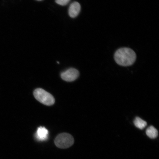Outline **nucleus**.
Here are the masks:
<instances>
[{
	"label": "nucleus",
	"mask_w": 159,
	"mask_h": 159,
	"mask_svg": "<svg viewBox=\"0 0 159 159\" xmlns=\"http://www.w3.org/2000/svg\"><path fill=\"white\" fill-rule=\"evenodd\" d=\"M114 59L117 64L123 66L132 65L136 59V53L132 49L128 48L119 49L115 52Z\"/></svg>",
	"instance_id": "f257e3e1"
},
{
	"label": "nucleus",
	"mask_w": 159,
	"mask_h": 159,
	"mask_svg": "<svg viewBox=\"0 0 159 159\" xmlns=\"http://www.w3.org/2000/svg\"><path fill=\"white\" fill-rule=\"evenodd\" d=\"M33 94L35 98L42 104L47 106H51L55 103L54 97L42 89H35Z\"/></svg>",
	"instance_id": "f03ea898"
},
{
	"label": "nucleus",
	"mask_w": 159,
	"mask_h": 159,
	"mask_svg": "<svg viewBox=\"0 0 159 159\" xmlns=\"http://www.w3.org/2000/svg\"><path fill=\"white\" fill-rule=\"evenodd\" d=\"M74 143L73 137L67 133H62L57 136L55 140V144L57 148L66 149L72 146Z\"/></svg>",
	"instance_id": "7ed1b4c3"
},
{
	"label": "nucleus",
	"mask_w": 159,
	"mask_h": 159,
	"mask_svg": "<svg viewBox=\"0 0 159 159\" xmlns=\"http://www.w3.org/2000/svg\"><path fill=\"white\" fill-rule=\"evenodd\" d=\"M79 75L78 70L74 68H70L61 74V77L63 80L71 82L76 80Z\"/></svg>",
	"instance_id": "20e7f679"
},
{
	"label": "nucleus",
	"mask_w": 159,
	"mask_h": 159,
	"mask_svg": "<svg viewBox=\"0 0 159 159\" xmlns=\"http://www.w3.org/2000/svg\"><path fill=\"white\" fill-rule=\"evenodd\" d=\"M81 6L77 2H74L70 6L69 9V14L71 17L75 18L78 16L80 12Z\"/></svg>",
	"instance_id": "39448f33"
},
{
	"label": "nucleus",
	"mask_w": 159,
	"mask_h": 159,
	"mask_svg": "<svg viewBox=\"0 0 159 159\" xmlns=\"http://www.w3.org/2000/svg\"><path fill=\"white\" fill-rule=\"evenodd\" d=\"M48 131L44 127H39L38 128L35 137L39 141H45L48 139Z\"/></svg>",
	"instance_id": "423d86ee"
},
{
	"label": "nucleus",
	"mask_w": 159,
	"mask_h": 159,
	"mask_svg": "<svg viewBox=\"0 0 159 159\" xmlns=\"http://www.w3.org/2000/svg\"><path fill=\"white\" fill-rule=\"evenodd\" d=\"M146 134L149 138L154 139L157 138L158 136V131L154 126H150L147 129Z\"/></svg>",
	"instance_id": "0eeeda50"
},
{
	"label": "nucleus",
	"mask_w": 159,
	"mask_h": 159,
	"mask_svg": "<svg viewBox=\"0 0 159 159\" xmlns=\"http://www.w3.org/2000/svg\"><path fill=\"white\" fill-rule=\"evenodd\" d=\"M134 124L137 128L141 130L144 129L147 125V123L146 121L138 117H136L134 119Z\"/></svg>",
	"instance_id": "6e6552de"
},
{
	"label": "nucleus",
	"mask_w": 159,
	"mask_h": 159,
	"mask_svg": "<svg viewBox=\"0 0 159 159\" xmlns=\"http://www.w3.org/2000/svg\"><path fill=\"white\" fill-rule=\"evenodd\" d=\"M70 0H56V2L61 6H65L67 4Z\"/></svg>",
	"instance_id": "1a4fd4ad"
},
{
	"label": "nucleus",
	"mask_w": 159,
	"mask_h": 159,
	"mask_svg": "<svg viewBox=\"0 0 159 159\" xmlns=\"http://www.w3.org/2000/svg\"><path fill=\"white\" fill-rule=\"evenodd\" d=\"M37 1H42V0H37Z\"/></svg>",
	"instance_id": "9d476101"
}]
</instances>
